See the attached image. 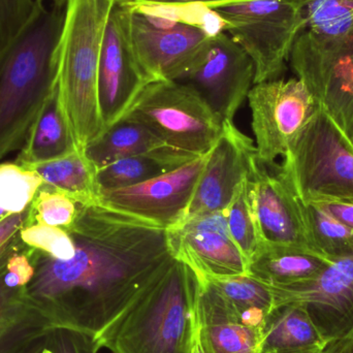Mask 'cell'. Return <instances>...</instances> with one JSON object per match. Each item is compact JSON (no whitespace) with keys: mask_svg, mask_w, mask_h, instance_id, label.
<instances>
[{"mask_svg":"<svg viewBox=\"0 0 353 353\" xmlns=\"http://www.w3.org/2000/svg\"><path fill=\"white\" fill-rule=\"evenodd\" d=\"M197 296L194 272L173 259L95 340L111 353H190Z\"/></svg>","mask_w":353,"mask_h":353,"instance_id":"3957f363","label":"cell"},{"mask_svg":"<svg viewBox=\"0 0 353 353\" xmlns=\"http://www.w3.org/2000/svg\"><path fill=\"white\" fill-rule=\"evenodd\" d=\"M305 29L327 30L353 22V0H306Z\"/></svg>","mask_w":353,"mask_h":353,"instance_id":"1f68e13d","label":"cell"},{"mask_svg":"<svg viewBox=\"0 0 353 353\" xmlns=\"http://www.w3.org/2000/svg\"><path fill=\"white\" fill-rule=\"evenodd\" d=\"M35 2L37 0H0V56L32 16Z\"/></svg>","mask_w":353,"mask_h":353,"instance_id":"d6a6232c","label":"cell"},{"mask_svg":"<svg viewBox=\"0 0 353 353\" xmlns=\"http://www.w3.org/2000/svg\"><path fill=\"white\" fill-rule=\"evenodd\" d=\"M329 347L305 307H276L265 321L261 353H323Z\"/></svg>","mask_w":353,"mask_h":353,"instance_id":"ffe728a7","label":"cell"},{"mask_svg":"<svg viewBox=\"0 0 353 353\" xmlns=\"http://www.w3.org/2000/svg\"><path fill=\"white\" fill-rule=\"evenodd\" d=\"M209 153L141 184L101 191L99 203L168 230L186 216Z\"/></svg>","mask_w":353,"mask_h":353,"instance_id":"4fadbf2b","label":"cell"},{"mask_svg":"<svg viewBox=\"0 0 353 353\" xmlns=\"http://www.w3.org/2000/svg\"><path fill=\"white\" fill-rule=\"evenodd\" d=\"M330 263L312 249L263 245L249 261L247 274L270 288H288L314 279Z\"/></svg>","mask_w":353,"mask_h":353,"instance_id":"d6986e66","label":"cell"},{"mask_svg":"<svg viewBox=\"0 0 353 353\" xmlns=\"http://www.w3.org/2000/svg\"><path fill=\"white\" fill-rule=\"evenodd\" d=\"M167 234L174 259L188 265L197 279L247 274L248 261L230 236L225 211L186 218Z\"/></svg>","mask_w":353,"mask_h":353,"instance_id":"9a60e30c","label":"cell"},{"mask_svg":"<svg viewBox=\"0 0 353 353\" xmlns=\"http://www.w3.org/2000/svg\"><path fill=\"white\" fill-rule=\"evenodd\" d=\"M78 149L60 105L57 87L33 122L17 161L21 167L59 159Z\"/></svg>","mask_w":353,"mask_h":353,"instance_id":"44dd1931","label":"cell"},{"mask_svg":"<svg viewBox=\"0 0 353 353\" xmlns=\"http://www.w3.org/2000/svg\"><path fill=\"white\" fill-rule=\"evenodd\" d=\"M292 70L319 107L353 139V27L344 32L304 29L290 56Z\"/></svg>","mask_w":353,"mask_h":353,"instance_id":"ba28073f","label":"cell"},{"mask_svg":"<svg viewBox=\"0 0 353 353\" xmlns=\"http://www.w3.org/2000/svg\"><path fill=\"white\" fill-rule=\"evenodd\" d=\"M47 334L43 336V337L35 340L22 353H50L49 346H48Z\"/></svg>","mask_w":353,"mask_h":353,"instance_id":"ab89813d","label":"cell"},{"mask_svg":"<svg viewBox=\"0 0 353 353\" xmlns=\"http://www.w3.org/2000/svg\"><path fill=\"white\" fill-rule=\"evenodd\" d=\"M53 327L26 290L0 314V353H22Z\"/></svg>","mask_w":353,"mask_h":353,"instance_id":"484cf974","label":"cell"},{"mask_svg":"<svg viewBox=\"0 0 353 353\" xmlns=\"http://www.w3.org/2000/svg\"><path fill=\"white\" fill-rule=\"evenodd\" d=\"M130 4L116 0L103 32L99 64V99L107 130L125 117L152 81L139 62L130 35Z\"/></svg>","mask_w":353,"mask_h":353,"instance_id":"8fae6325","label":"cell"},{"mask_svg":"<svg viewBox=\"0 0 353 353\" xmlns=\"http://www.w3.org/2000/svg\"><path fill=\"white\" fill-rule=\"evenodd\" d=\"M64 18L65 6L48 8L37 0L32 16L0 56V161L22 148L56 90Z\"/></svg>","mask_w":353,"mask_h":353,"instance_id":"7a4b0ae2","label":"cell"},{"mask_svg":"<svg viewBox=\"0 0 353 353\" xmlns=\"http://www.w3.org/2000/svg\"><path fill=\"white\" fill-rule=\"evenodd\" d=\"M259 163L253 141L234 122H223L184 219L224 211L239 185L252 175Z\"/></svg>","mask_w":353,"mask_h":353,"instance_id":"2e32d148","label":"cell"},{"mask_svg":"<svg viewBox=\"0 0 353 353\" xmlns=\"http://www.w3.org/2000/svg\"><path fill=\"white\" fill-rule=\"evenodd\" d=\"M39 1H43V0H39ZM53 2V6H65L68 0H51Z\"/></svg>","mask_w":353,"mask_h":353,"instance_id":"60d3db41","label":"cell"},{"mask_svg":"<svg viewBox=\"0 0 353 353\" xmlns=\"http://www.w3.org/2000/svg\"><path fill=\"white\" fill-rule=\"evenodd\" d=\"M27 169L37 172L45 185L68 195L79 205L99 203L97 171L84 151L74 149L59 159L37 163Z\"/></svg>","mask_w":353,"mask_h":353,"instance_id":"cb8c5ba5","label":"cell"},{"mask_svg":"<svg viewBox=\"0 0 353 353\" xmlns=\"http://www.w3.org/2000/svg\"><path fill=\"white\" fill-rule=\"evenodd\" d=\"M250 176L239 185L225 211L228 232L247 261L252 259L261 247L250 196Z\"/></svg>","mask_w":353,"mask_h":353,"instance_id":"83f0119b","label":"cell"},{"mask_svg":"<svg viewBox=\"0 0 353 353\" xmlns=\"http://www.w3.org/2000/svg\"><path fill=\"white\" fill-rule=\"evenodd\" d=\"M254 64L225 30L212 35L196 64L175 82L194 89L222 123L234 122L254 85Z\"/></svg>","mask_w":353,"mask_h":353,"instance_id":"7c38bea8","label":"cell"},{"mask_svg":"<svg viewBox=\"0 0 353 353\" xmlns=\"http://www.w3.org/2000/svg\"><path fill=\"white\" fill-rule=\"evenodd\" d=\"M277 168L302 203L353 201L352 142L321 107Z\"/></svg>","mask_w":353,"mask_h":353,"instance_id":"5b68a950","label":"cell"},{"mask_svg":"<svg viewBox=\"0 0 353 353\" xmlns=\"http://www.w3.org/2000/svg\"><path fill=\"white\" fill-rule=\"evenodd\" d=\"M247 99L252 115L257 157L265 165L283 157L319 110L306 85L298 78L254 84Z\"/></svg>","mask_w":353,"mask_h":353,"instance_id":"30bf717a","label":"cell"},{"mask_svg":"<svg viewBox=\"0 0 353 353\" xmlns=\"http://www.w3.org/2000/svg\"><path fill=\"white\" fill-rule=\"evenodd\" d=\"M327 353H353V329L345 337L325 350Z\"/></svg>","mask_w":353,"mask_h":353,"instance_id":"f35d334b","label":"cell"},{"mask_svg":"<svg viewBox=\"0 0 353 353\" xmlns=\"http://www.w3.org/2000/svg\"><path fill=\"white\" fill-rule=\"evenodd\" d=\"M121 1L132 6H191V4L207 6L210 4L236 1V0H121Z\"/></svg>","mask_w":353,"mask_h":353,"instance_id":"d590c367","label":"cell"},{"mask_svg":"<svg viewBox=\"0 0 353 353\" xmlns=\"http://www.w3.org/2000/svg\"><path fill=\"white\" fill-rule=\"evenodd\" d=\"M302 207L309 239L316 252L332 261L353 250L352 228L336 219L321 203H302Z\"/></svg>","mask_w":353,"mask_h":353,"instance_id":"4316f807","label":"cell"},{"mask_svg":"<svg viewBox=\"0 0 353 353\" xmlns=\"http://www.w3.org/2000/svg\"><path fill=\"white\" fill-rule=\"evenodd\" d=\"M43 185L33 170L16 163H0V209L10 214L26 211Z\"/></svg>","mask_w":353,"mask_h":353,"instance_id":"f1b7e54d","label":"cell"},{"mask_svg":"<svg viewBox=\"0 0 353 353\" xmlns=\"http://www.w3.org/2000/svg\"><path fill=\"white\" fill-rule=\"evenodd\" d=\"M116 0H68L58 48L57 91L80 150L103 130L99 64L103 32Z\"/></svg>","mask_w":353,"mask_h":353,"instance_id":"277c9868","label":"cell"},{"mask_svg":"<svg viewBox=\"0 0 353 353\" xmlns=\"http://www.w3.org/2000/svg\"><path fill=\"white\" fill-rule=\"evenodd\" d=\"M190 353H210L203 340L201 333V321H199V310H195L194 327H193L192 341H191Z\"/></svg>","mask_w":353,"mask_h":353,"instance_id":"74e56055","label":"cell"},{"mask_svg":"<svg viewBox=\"0 0 353 353\" xmlns=\"http://www.w3.org/2000/svg\"><path fill=\"white\" fill-rule=\"evenodd\" d=\"M352 144H353V139H352Z\"/></svg>","mask_w":353,"mask_h":353,"instance_id":"7bdbcfd3","label":"cell"},{"mask_svg":"<svg viewBox=\"0 0 353 353\" xmlns=\"http://www.w3.org/2000/svg\"><path fill=\"white\" fill-rule=\"evenodd\" d=\"M68 261L34 251L26 290L55 327L95 336L174 259L167 228L105 207L79 205Z\"/></svg>","mask_w":353,"mask_h":353,"instance_id":"6da1fadb","label":"cell"},{"mask_svg":"<svg viewBox=\"0 0 353 353\" xmlns=\"http://www.w3.org/2000/svg\"><path fill=\"white\" fill-rule=\"evenodd\" d=\"M128 117L138 120L165 146L193 157L213 148L222 122L191 87L175 81H157L146 87Z\"/></svg>","mask_w":353,"mask_h":353,"instance_id":"52a82bcc","label":"cell"},{"mask_svg":"<svg viewBox=\"0 0 353 353\" xmlns=\"http://www.w3.org/2000/svg\"><path fill=\"white\" fill-rule=\"evenodd\" d=\"M250 196L261 246L302 247L314 250L302 203L278 168L275 172H270L267 165L259 163L250 176Z\"/></svg>","mask_w":353,"mask_h":353,"instance_id":"e0dca14e","label":"cell"},{"mask_svg":"<svg viewBox=\"0 0 353 353\" xmlns=\"http://www.w3.org/2000/svg\"><path fill=\"white\" fill-rule=\"evenodd\" d=\"M34 251L25 246L10 257L3 276L8 288H22L29 285L35 274Z\"/></svg>","mask_w":353,"mask_h":353,"instance_id":"e575fe53","label":"cell"},{"mask_svg":"<svg viewBox=\"0 0 353 353\" xmlns=\"http://www.w3.org/2000/svg\"><path fill=\"white\" fill-rule=\"evenodd\" d=\"M130 6L134 51L152 82L182 78L201 59L215 33L203 25L165 18L144 6Z\"/></svg>","mask_w":353,"mask_h":353,"instance_id":"9c48e42d","label":"cell"},{"mask_svg":"<svg viewBox=\"0 0 353 353\" xmlns=\"http://www.w3.org/2000/svg\"><path fill=\"white\" fill-rule=\"evenodd\" d=\"M168 147L138 120L125 116L84 149L95 171L134 155Z\"/></svg>","mask_w":353,"mask_h":353,"instance_id":"7402d4cb","label":"cell"},{"mask_svg":"<svg viewBox=\"0 0 353 353\" xmlns=\"http://www.w3.org/2000/svg\"><path fill=\"white\" fill-rule=\"evenodd\" d=\"M323 353H327V352H323Z\"/></svg>","mask_w":353,"mask_h":353,"instance_id":"ee69618b","label":"cell"},{"mask_svg":"<svg viewBox=\"0 0 353 353\" xmlns=\"http://www.w3.org/2000/svg\"><path fill=\"white\" fill-rule=\"evenodd\" d=\"M199 281L209 283L245 325L263 332L268 317L275 309V296L270 286L248 274Z\"/></svg>","mask_w":353,"mask_h":353,"instance_id":"d4e9b609","label":"cell"},{"mask_svg":"<svg viewBox=\"0 0 353 353\" xmlns=\"http://www.w3.org/2000/svg\"><path fill=\"white\" fill-rule=\"evenodd\" d=\"M32 219L68 230L76 219L78 203L68 195L43 185L32 203Z\"/></svg>","mask_w":353,"mask_h":353,"instance_id":"4dcf8cb0","label":"cell"},{"mask_svg":"<svg viewBox=\"0 0 353 353\" xmlns=\"http://www.w3.org/2000/svg\"><path fill=\"white\" fill-rule=\"evenodd\" d=\"M12 215V214L8 213V212L4 211V210L0 209V221L3 220L4 218L8 217V216Z\"/></svg>","mask_w":353,"mask_h":353,"instance_id":"b9f144b4","label":"cell"},{"mask_svg":"<svg viewBox=\"0 0 353 353\" xmlns=\"http://www.w3.org/2000/svg\"><path fill=\"white\" fill-rule=\"evenodd\" d=\"M23 244L58 261H68L76 253V245L64 228L48 225L31 218L19 232Z\"/></svg>","mask_w":353,"mask_h":353,"instance_id":"f546056e","label":"cell"},{"mask_svg":"<svg viewBox=\"0 0 353 353\" xmlns=\"http://www.w3.org/2000/svg\"><path fill=\"white\" fill-rule=\"evenodd\" d=\"M197 310L210 353H261L263 332L245 325L205 281H199Z\"/></svg>","mask_w":353,"mask_h":353,"instance_id":"ac0fdd59","label":"cell"},{"mask_svg":"<svg viewBox=\"0 0 353 353\" xmlns=\"http://www.w3.org/2000/svg\"><path fill=\"white\" fill-rule=\"evenodd\" d=\"M321 205L336 219L353 230V201H331Z\"/></svg>","mask_w":353,"mask_h":353,"instance_id":"8d00e7d4","label":"cell"},{"mask_svg":"<svg viewBox=\"0 0 353 353\" xmlns=\"http://www.w3.org/2000/svg\"><path fill=\"white\" fill-rule=\"evenodd\" d=\"M272 290L275 308L302 305L329 346L333 345L353 329V250L332 259L311 281Z\"/></svg>","mask_w":353,"mask_h":353,"instance_id":"5bb4252c","label":"cell"},{"mask_svg":"<svg viewBox=\"0 0 353 353\" xmlns=\"http://www.w3.org/2000/svg\"><path fill=\"white\" fill-rule=\"evenodd\" d=\"M306 0H236L205 6L248 54L254 84L277 80L306 26Z\"/></svg>","mask_w":353,"mask_h":353,"instance_id":"8992f818","label":"cell"},{"mask_svg":"<svg viewBox=\"0 0 353 353\" xmlns=\"http://www.w3.org/2000/svg\"><path fill=\"white\" fill-rule=\"evenodd\" d=\"M50 353H99L94 336L68 327H53L47 334Z\"/></svg>","mask_w":353,"mask_h":353,"instance_id":"836d02e7","label":"cell"},{"mask_svg":"<svg viewBox=\"0 0 353 353\" xmlns=\"http://www.w3.org/2000/svg\"><path fill=\"white\" fill-rule=\"evenodd\" d=\"M196 157H193L170 147H163L150 152L121 159L97 172L99 193L101 191L141 184L175 171Z\"/></svg>","mask_w":353,"mask_h":353,"instance_id":"603a6c76","label":"cell"}]
</instances>
